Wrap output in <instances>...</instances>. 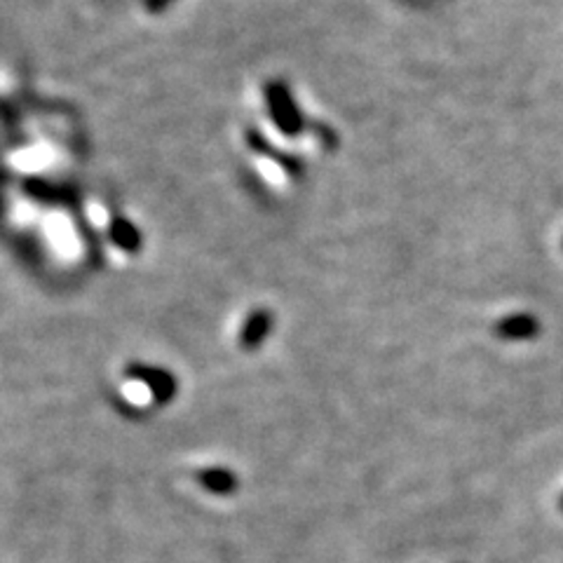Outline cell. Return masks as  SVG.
<instances>
[{
    "label": "cell",
    "mask_w": 563,
    "mask_h": 563,
    "mask_svg": "<svg viewBox=\"0 0 563 563\" xmlns=\"http://www.w3.org/2000/svg\"><path fill=\"white\" fill-rule=\"evenodd\" d=\"M263 101H266V110H268V118L273 122V127L277 130L279 137L285 139H301L303 134H308V118L303 113V109L296 101L294 89L289 88L287 80H275L266 82L263 88Z\"/></svg>",
    "instance_id": "6da1fadb"
},
{
    "label": "cell",
    "mask_w": 563,
    "mask_h": 563,
    "mask_svg": "<svg viewBox=\"0 0 563 563\" xmlns=\"http://www.w3.org/2000/svg\"><path fill=\"white\" fill-rule=\"evenodd\" d=\"M245 143L254 155H258V158H263V160H270V162H273L275 167H277V170L287 176V179L301 181L303 174H306V162H303L298 155L287 153V151L275 146V143L270 141L268 134L258 130V127H254V125L246 127Z\"/></svg>",
    "instance_id": "7a4b0ae2"
},
{
    "label": "cell",
    "mask_w": 563,
    "mask_h": 563,
    "mask_svg": "<svg viewBox=\"0 0 563 563\" xmlns=\"http://www.w3.org/2000/svg\"><path fill=\"white\" fill-rule=\"evenodd\" d=\"M542 331L540 319L533 312H512L505 315L495 322L493 334L495 339L505 340V343H526V340H536Z\"/></svg>",
    "instance_id": "3957f363"
},
{
    "label": "cell",
    "mask_w": 563,
    "mask_h": 563,
    "mask_svg": "<svg viewBox=\"0 0 563 563\" xmlns=\"http://www.w3.org/2000/svg\"><path fill=\"white\" fill-rule=\"evenodd\" d=\"M275 328V315L268 308H254L242 322L240 331H237V345L245 352L258 350L266 340L270 339Z\"/></svg>",
    "instance_id": "277c9868"
},
{
    "label": "cell",
    "mask_w": 563,
    "mask_h": 563,
    "mask_svg": "<svg viewBox=\"0 0 563 563\" xmlns=\"http://www.w3.org/2000/svg\"><path fill=\"white\" fill-rule=\"evenodd\" d=\"M127 373H130V378H134V381L146 385L158 404H167V401L174 400L176 381L170 371H164V369H158V367H143V364H134V367L127 369Z\"/></svg>",
    "instance_id": "5b68a950"
},
{
    "label": "cell",
    "mask_w": 563,
    "mask_h": 563,
    "mask_svg": "<svg viewBox=\"0 0 563 563\" xmlns=\"http://www.w3.org/2000/svg\"><path fill=\"white\" fill-rule=\"evenodd\" d=\"M197 482L214 495H233L237 491V476L228 467H204L197 472Z\"/></svg>",
    "instance_id": "8992f818"
},
{
    "label": "cell",
    "mask_w": 563,
    "mask_h": 563,
    "mask_svg": "<svg viewBox=\"0 0 563 563\" xmlns=\"http://www.w3.org/2000/svg\"><path fill=\"white\" fill-rule=\"evenodd\" d=\"M308 131H310L312 137L318 139L319 146L327 148V151H336V148L340 146L339 131H336L331 125H327L324 120H310L308 122Z\"/></svg>",
    "instance_id": "52a82bcc"
},
{
    "label": "cell",
    "mask_w": 563,
    "mask_h": 563,
    "mask_svg": "<svg viewBox=\"0 0 563 563\" xmlns=\"http://www.w3.org/2000/svg\"><path fill=\"white\" fill-rule=\"evenodd\" d=\"M170 3H174V0H146V7L151 12H160L170 5Z\"/></svg>",
    "instance_id": "ba28073f"
},
{
    "label": "cell",
    "mask_w": 563,
    "mask_h": 563,
    "mask_svg": "<svg viewBox=\"0 0 563 563\" xmlns=\"http://www.w3.org/2000/svg\"><path fill=\"white\" fill-rule=\"evenodd\" d=\"M561 509H563V500H561Z\"/></svg>",
    "instance_id": "9c48e42d"
}]
</instances>
